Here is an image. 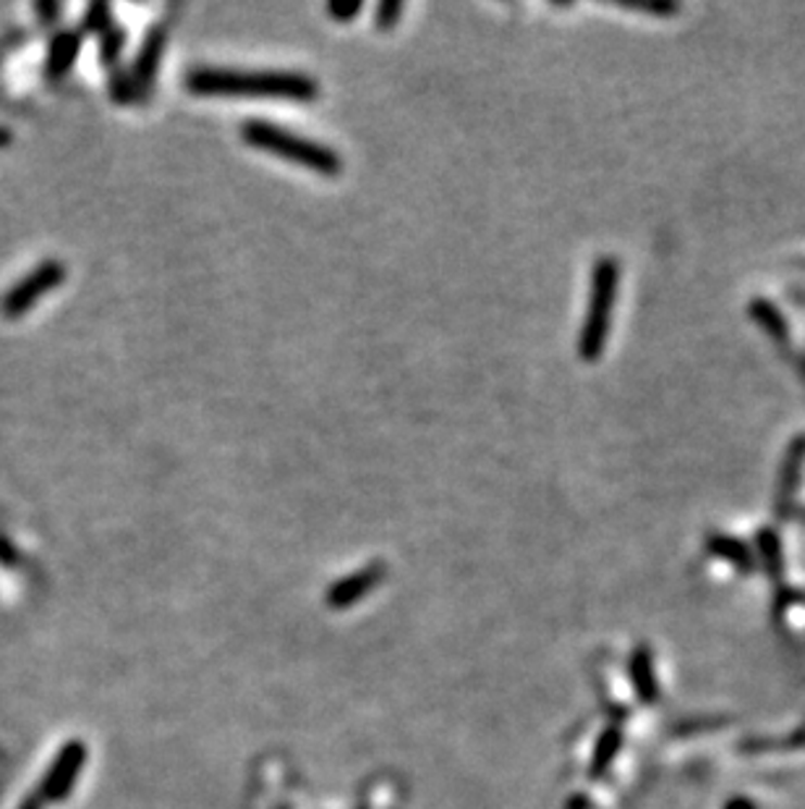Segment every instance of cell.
Wrapping results in <instances>:
<instances>
[{"label": "cell", "mask_w": 805, "mask_h": 809, "mask_svg": "<svg viewBox=\"0 0 805 809\" xmlns=\"http://www.w3.org/2000/svg\"><path fill=\"white\" fill-rule=\"evenodd\" d=\"M186 89L194 95H254V98L312 100L319 85L299 72H230V69H194L186 74Z\"/></svg>", "instance_id": "cell-1"}, {"label": "cell", "mask_w": 805, "mask_h": 809, "mask_svg": "<svg viewBox=\"0 0 805 809\" xmlns=\"http://www.w3.org/2000/svg\"><path fill=\"white\" fill-rule=\"evenodd\" d=\"M241 137L247 139L251 147L264 152H273V155H280L291 163L304 165V169L322 173V176H340L343 171V158L327 147L325 142H317V139L301 137V134L288 132L278 124H269V121L262 119H249L241 124Z\"/></svg>", "instance_id": "cell-2"}, {"label": "cell", "mask_w": 805, "mask_h": 809, "mask_svg": "<svg viewBox=\"0 0 805 809\" xmlns=\"http://www.w3.org/2000/svg\"><path fill=\"white\" fill-rule=\"evenodd\" d=\"M617 288H620V262L615 257H599L591 273V297L578 336V357L583 362H596L607 346Z\"/></svg>", "instance_id": "cell-3"}, {"label": "cell", "mask_w": 805, "mask_h": 809, "mask_svg": "<svg viewBox=\"0 0 805 809\" xmlns=\"http://www.w3.org/2000/svg\"><path fill=\"white\" fill-rule=\"evenodd\" d=\"M63 281H66V267L58 260H45L9 288V294L0 301V312L11 320L22 318V314H27L37 301L48 297L53 288L61 286Z\"/></svg>", "instance_id": "cell-4"}, {"label": "cell", "mask_w": 805, "mask_h": 809, "mask_svg": "<svg viewBox=\"0 0 805 809\" xmlns=\"http://www.w3.org/2000/svg\"><path fill=\"white\" fill-rule=\"evenodd\" d=\"M165 35H167L165 24H158V27H152L144 35V42H141V48L137 53V61H134L131 74H128V79H131L134 98H147V95L152 92L154 76H158L160 61H163V53H165Z\"/></svg>", "instance_id": "cell-5"}, {"label": "cell", "mask_w": 805, "mask_h": 809, "mask_svg": "<svg viewBox=\"0 0 805 809\" xmlns=\"http://www.w3.org/2000/svg\"><path fill=\"white\" fill-rule=\"evenodd\" d=\"M803 466H805V438H795L790 443L788 453H784L782 469H779V493H777L775 511L782 519L792 516V511H795V496H797V487H801Z\"/></svg>", "instance_id": "cell-6"}, {"label": "cell", "mask_w": 805, "mask_h": 809, "mask_svg": "<svg viewBox=\"0 0 805 809\" xmlns=\"http://www.w3.org/2000/svg\"><path fill=\"white\" fill-rule=\"evenodd\" d=\"M79 50H81L79 32L74 29L58 32L48 48V58H45V74H48L50 79H63V76L74 69Z\"/></svg>", "instance_id": "cell-7"}, {"label": "cell", "mask_w": 805, "mask_h": 809, "mask_svg": "<svg viewBox=\"0 0 805 809\" xmlns=\"http://www.w3.org/2000/svg\"><path fill=\"white\" fill-rule=\"evenodd\" d=\"M749 312H751L753 323L762 327V331L779 346V349H788V346H790L788 320L782 318V312H779L769 299L756 297L749 304Z\"/></svg>", "instance_id": "cell-8"}, {"label": "cell", "mask_w": 805, "mask_h": 809, "mask_svg": "<svg viewBox=\"0 0 805 809\" xmlns=\"http://www.w3.org/2000/svg\"><path fill=\"white\" fill-rule=\"evenodd\" d=\"M706 550L712 556L722 558V561L735 567L738 571H743V574H751L753 571V553L743 539L722 535V532H714V535L706 537Z\"/></svg>", "instance_id": "cell-9"}, {"label": "cell", "mask_w": 805, "mask_h": 809, "mask_svg": "<svg viewBox=\"0 0 805 809\" xmlns=\"http://www.w3.org/2000/svg\"><path fill=\"white\" fill-rule=\"evenodd\" d=\"M758 553H762V561L771 580H782V545H779V535L775 530L758 532Z\"/></svg>", "instance_id": "cell-10"}, {"label": "cell", "mask_w": 805, "mask_h": 809, "mask_svg": "<svg viewBox=\"0 0 805 809\" xmlns=\"http://www.w3.org/2000/svg\"><path fill=\"white\" fill-rule=\"evenodd\" d=\"M633 682L643 702H654L656 682H654V665H652V658H649V652H639L633 658Z\"/></svg>", "instance_id": "cell-11"}, {"label": "cell", "mask_w": 805, "mask_h": 809, "mask_svg": "<svg viewBox=\"0 0 805 809\" xmlns=\"http://www.w3.org/2000/svg\"><path fill=\"white\" fill-rule=\"evenodd\" d=\"M124 45H126V32L121 27H115V24H113L111 29L102 32V42H100L102 63H105V66H113V63L118 61Z\"/></svg>", "instance_id": "cell-12"}, {"label": "cell", "mask_w": 805, "mask_h": 809, "mask_svg": "<svg viewBox=\"0 0 805 809\" xmlns=\"http://www.w3.org/2000/svg\"><path fill=\"white\" fill-rule=\"evenodd\" d=\"M111 18H113L111 5H108V3H92L87 11H84L81 27L87 32H98V35H102V32H108L113 27Z\"/></svg>", "instance_id": "cell-13"}, {"label": "cell", "mask_w": 805, "mask_h": 809, "mask_svg": "<svg viewBox=\"0 0 805 809\" xmlns=\"http://www.w3.org/2000/svg\"><path fill=\"white\" fill-rule=\"evenodd\" d=\"M628 11H641V14H652V16H672L680 11V3H672V0H652V3H641V0H628V3H617Z\"/></svg>", "instance_id": "cell-14"}, {"label": "cell", "mask_w": 805, "mask_h": 809, "mask_svg": "<svg viewBox=\"0 0 805 809\" xmlns=\"http://www.w3.org/2000/svg\"><path fill=\"white\" fill-rule=\"evenodd\" d=\"M405 5L398 3V0H385L375 9V27L377 29H392L398 22H401Z\"/></svg>", "instance_id": "cell-15"}, {"label": "cell", "mask_w": 805, "mask_h": 809, "mask_svg": "<svg viewBox=\"0 0 805 809\" xmlns=\"http://www.w3.org/2000/svg\"><path fill=\"white\" fill-rule=\"evenodd\" d=\"M617 747H620V731H617V729H612V731H607V736H604L602 747H599V757H596V770L607 768V766H609V762H612V760H615V752H617Z\"/></svg>", "instance_id": "cell-16"}, {"label": "cell", "mask_w": 805, "mask_h": 809, "mask_svg": "<svg viewBox=\"0 0 805 809\" xmlns=\"http://www.w3.org/2000/svg\"><path fill=\"white\" fill-rule=\"evenodd\" d=\"M364 11V3H330L327 5V14H330L332 18H338V22H351L353 16L362 14Z\"/></svg>", "instance_id": "cell-17"}, {"label": "cell", "mask_w": 805, "mask_h": 809, "mask_svg": "<svg viewBox=\"0 0 805 809\" xmlns=\"http://www.w3.org/2000/svg\"><path fill=\"white\" fill-rule=\"evenodd\" d=\"M111 92H113V98H115V100H121V102H126V100H131V98H134L131 79H128V74L118 72V74L113 76V82H111Z\"/></svg>", "instance_id": "cell-18"}, {"label": "cell", "mask_w": 805, "mask_h": 809, "mask_svg": "<svg viewBox=\"0 0 805 809\" xmlns=\"http://www.w3.org/2000/svg\"><path fill=\"white\" fill-rule=\"evenodd\" d=\"M790 301H795V304H803L805 307V288H790Z\"/></svg>", "instance_id": "cell-19"}, {"label": "cell", "mask_w": 805, "mask_h": 809, "mask_svg": "<svg viewBox=\"0 0 805 809\" xmlns=\"http://www.w3.org/2000/svg\"><path fill=\"white\" fill-rule=\"evenodd\" d=\"M11 139H14V134H11L5 126H0V150H3V147H9Z\"/></svg>", "instance_id": "cell-20"}, {"label": "cell", "mask_w": 805, "mask_h": 809, "mask_svg": "<svg viewBox=\"0 0 805 809\" xmlns=\"http://www.w3.org/2000/svg\"><path fill=\"white\" fill-rule=\"evenodd\" d=\"M727 809H753V805H751V801H745V799H735Z\"/></svg>", "instance_id": "cell-21"}, {"label": "cell", "mask_w": 805, "mask_h": 809, "mask_svg": "<svg viewBox=\"0 0 805 809\" xmlns=\"http://www.w3.org/2000/svg\"><path fill=\"white\" fill-rule=\"evenodd\" d=\"M792 516L803 519V522H805V509H795V511H792Z\"/></svg>", "instance_id": "cell-22"}, {"label": "cell", "mask_w": 805, "mask_h": 809, "mask_svg": "<svg viewBox=\"0 0 805 809\" xmlns=\"http://www.w3.org/2000/svg\"><path fill=\"white\" fill-rule=\"evenodd\" d=\"M797 265H801V267L805 270V260H801V262H797Z\"/></svg>", "instance_id": "cell-23"}]
</instances>
